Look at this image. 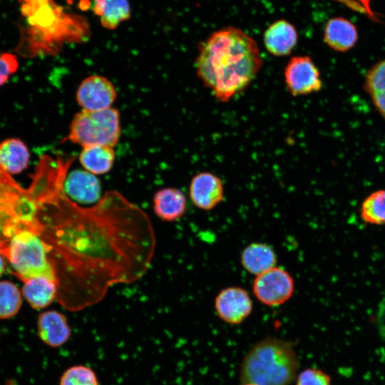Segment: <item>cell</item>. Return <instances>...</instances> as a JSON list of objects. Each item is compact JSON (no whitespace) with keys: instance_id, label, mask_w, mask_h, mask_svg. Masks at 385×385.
<instances>
[{"instance_id":"cell-10","label":"cell","mask_w":385,"mask_h":385,"mask_svg":"<svg viewBox=\"0 0 385 385\" xmlns=\"http://www.w3.org/2000/svg\"><path fill=\"white\" fill-rule=\"evenodd\" d=\"M117 96L115 88L107 78L92 75L84 78L76 91V101L84 110L98 111L108 108Z\"/></svg>"},{"instance_id":"cell-2","label":"cell","mask_w":385,"mask_h":385,"mask_svg":"<svg viewBox=\"0 0 385 385\" xmlns=\"http://www.w3.org/2000/svg\"><path fill=\"white\" fill-rule=\"evenodd\" d=\"M262 65L256 41L233 26L214 31L200 42L195 63L197 77L222 103L247 88Z\"/></svg>"},{"instance_id":"cell-29","label":"cell","mask_w":385,"mask_h":385,"mask_svg":"<svg viewBox=\"0 0 385 385\" xmlns=\"http://www.w3.org/2000/svg\"><path fill=\"white\" fill-rule=\"evenodd\" d=\"M5 270L4 262L2 255L0 253V276L4 273Z\"/></svg>"},{"instance_id":"cell-18","label":"cell","mask_w":385,"mask_h":385,"mask_svg":"<svg viewBox=\"0 0 385 385\" xmlns=\"http://www.w3.org/2000/svg\"><path fill=\"white\" fill-rule=\"evenodd\" d=\"M58 292L56 281L45 277H36L24 282L22 293L30 306L36 309H43L56 299Z\"/></svg>"},{"instance_id":"cell-21","label":"cell","mask_w":385,"mask_h":385,"mask_svg":"<svg viewBox=\"0 0 385 385\" xmlns=\"http://www.w3.org/2000/svg\"><path fill=\"white\" fill-rule=\"evenodd\" d=\"M93 11L101 26L109 30L116 29L131 15L128 0H94Z\"/></svg>"},{"instance_id":"cell-12","label":"cell","mask_w":385,"mask_h":385,"mask_svg":"<svg viewBox=\"0 0 385 385\" xmlns=\"http://www.w3.org/2000/svg\"><path fill=\"white\" fill-rule=\"evenodd\" d=\"M66 196L78 204L97 203L102 197L101 185L96 175L82 169L67 173L63 182Z\"/></svg>"},{"instance_id":"cell-7","label":"cell","mask_w":385,"mask_h":385,"mask_svg":"<svg viewBox=\"0 0 385 385\" xmlns=\"http://www.w3.org/2000/svg\"><path fill=\"white\" fill-rule=\"evenodd\" d=\"M252 288L260 302L268 307H277L292 297L294 281L289 272L276 266L255 276Z\"/></svg>"},{"instance_id":"cell-26","label":"cell","mask_w":385,"mask_h":385,"mask_svg":"<svg viewBox=\"0 0 385 385\" xmlns=\"http://www.w3.org/2000/svg\"><path fill=\"white\" fill-rule=\"evenodd\" d=\"M296 385H332L331 377L321 369L309 368L300 372Z\"/></svg>"},{"instance_id":"cell-15","label":"cell","mask_w":385,"mask_h":385,"mask_svg":"<svg viewBox=\"0 0 385 385\" xmlns=\"http://www.w3.org/2000/svg\"><path fill=\"white\" fill-rule=\"evenodd\" d=\"M358 38L356 26L345 18H332L325 25L324 40L335 51L346 52L351 50L356 45Z\"/></svg>"},{"instance_id":"cell-17","label":"cell","mask_w":385,"mask_h":385,"mask_svg":"<svg viewBox=\"0 0 385 385\" xmlns=\"http://www.w3.org/2000/svg\"><path fill=\"white\" fill-rule=\"evenodd\" d=\"M242 267L249 273L257 276L277 266V257L272 246L264 242H252L240 255Z\"/></svg>"},{"instance_id":"cell-1","label":"cell","mask_w":385,"mask_h":385,"mask_svg":"<svg viewBox=\"0 0 385 385\" xmlns=\"http://www.w3.org/2000/svg\"><path fill=\"white\" fill-rule=\"evenodd\" d=\"M66 175H51L35 193L39 237L50 248L56 299L76 312L101 302L112 286L142 277L156 240L148 215L121 193L108 191L93 206L85 207L65 194Z\"/></svg>"},{"instance_id":"cell-5","label":"cell","mask_w":385,"mask_h":385,"mask_svg":"<svg viewBox=\"0 0 385 385\" xmlns=\"http://www.w3.org/2000/svg\"><path fill=\"white\" fill-rule=\"evenodd\" d=\"M49 252L48 245L38 235L24 230L11 240L5 258L11 265L14 274L23 282L36 277L56 282Z\"/></svg>"},{"instance_id":"cell-25","label":"cell","mask_w":385,"mask_h":385,"mask_svg":"<svg viewBox=\"0 0 385 385\" xmlns=\"http://www.w3.org/2000/svg\"><path fill=\"white\" fill-rule=\"evenodd\" d=\"M59 385H99L95 371L85 365L68 367L60 378Z\"/></svg>"},{"instance_id":"cell-9","label":"cell","mask_w":385,"mask_h":385,"mask_svg":"<svg viewBox=\"0 0 385 385\" xmlns=\"http://www.w3.org/2000/svg\"><path fill=\"white\" fill-rule=\"evenodd\" d=\"M214 307L218 317L230 324H239L252 311V302L247 291L240 287L221 289L215 298Z\"/></svg>"},{"instance_id":"cell-22","label":"cell","mask_w":385,"mask_h":385,"mask_svg":"<svg viewBox=\"0 0 385 385\" xmlns=\"http://www.w3.org/2000/svg\"><path fill=\"white\" fill-rule=\"evenodd\" d=\"M364 88L385 120V59L378 61L366 71Z\"/></svg>"},{"instance_id":"cell-19","label":"cell","mask_w":385,"mask_h":385,"mask_svg":"<svg viewBox=\"0 0 385 385\" xmlns=\"http://www.w3.org/2000/svg\"><path fill=\"white\" fill-rule=\"evenodd\" d=\"M30 153L19 139L9 138L0 143V168L9 174H18L28 166Z\"/></svg>"},{"instance_id":"cell-16","label":"cell","mask_w":385,"mask_h":385,"mask_svg":"<svg viewBox=\"0 0 385 385\" xmlns=\"http://www.w3.org/2000/svg\"><path fill=\"white\" fill-rule=\"evenodd\" d=\"M153 201L154 212L163 221H177L186 212V197L182 190L176 188H165L158 190Z\"/></svg>"},{"instance_id":"cell-24","label":"cell","mask_w":385,"mask_h":385,"mask_svg":"<svg viewBox=\"0 0 385 385\" xmlns=\"http://www.w3.org/2000/svg\"><path fill=\"white\" fill-rule=\"evenodd\" d=\"M22 304L21 292L17 287L9 281L0 282V319L14 317Z\"/></svg>"},{"instance_id":"cell-14","label":"cell","mask_w":385,"mask_h":385,"mask_svg":"<svg viewBox=\"0 0 385 385\" xmlns=\"http://www.w3.org/2000/svg\"><path fill=\"white\" fill-rule=\"evenodd\" d=\"M294 26L285 20L276 21L269 26L263 35L267 51L274 56H285L291 53L297 43Z\"/></svg>"},{"instance_id":"cell-11","label":"cell","mask_w":385,"mask_h":385,"mask_svg":"<svg viewBox=\"0 0 385 385\" xmlns=\"http://www.w3.org/2000/svg\"><path fill=\"white\" fill-rule=\"evenodd\" d=\"M189 195L196 207L206 211L212 210L223 200L222 181L210 172L199 173L191 179Z\"/></svg>"},{"instance_id":"cell-28","label":"cell","mask_w":385,"mask_h":385,"mask_svg":"<svg viewBox=\"0 0 385 385\" xmlns=\"http://www.w3.org/2000/svg\"><path fill=\"white\" fill-rule=\"evenodd\" d=\"M364 6V9H366V12L371 15L373 16V13L370 9L369 3L370 0H359Z\"/></svg>"},{"instance_id":"cell-20","label":"cell","mask_w":385,"mask_h":385,"mask_svg":"<svg viewBox=\"0 0 385 385\" xmlns=\"http://www.w3.org/2000/svg\"><path fill=\"white\" fill-rule=\"evenodd\" d=\"M115 158L113 148L103 145H92L82 148L79 161L84 170L94 175L109 172Z\"/></svg>"},{"instance_id":"cell-4","label":"cell","mask_w":385,"mask_h":385,"mask_svg":"<svg viewBox=\"0 0 385 385\" xmlns=\"http://www.w3.org/2000/svg\"><path fill=\"white\" fill-rule=\"evenodd\" d=\"M38 205L32 188H22L0 168V253L5 257L11 240L24 230L39 235Z\"/></svg>"},{"instance_id":"cell-3","label":"cell","mask_w":385,"mask_h":385,"mask_svg":"<svg viewBox=\"0 0 385 385\" xmlns=\"http://www.w3.org/2000/svg\"><path fill=\"white\" fill-rule=\"evenodd\" d=\"M299 366L293 345L277 337L257 342L245 356L240 371L242 384L291 385Z\"/></svg>"},{"instance_id":"cell-13","label":"cell","mask_w":385,"mask_h":385,"mask_svg":"<svg viewBox=\"0 0 385 385\" xmlns=\"http://www.w3.org/2000/svg\"><path fill=\"white\" fill-rule=\"evenodd\" d=\"M37 332L40 339L53 348L65 344L71 335L66 316L56 310H48L39 314Z\"/></svg>"},{"instance_id":"cell-6","label":"cell","mask_w":385,"mask_h":385,"mask_svg":"<svg viewBox=\"0 0 385 385\" xmlns=\"http://www.w3.org/2000/svg\"><path fill=\"white\" fill-rule=\"evenodd\" d=\"M120 133V114L117 109L111 107L98 111L82 109L73 116L64 140L82 148L92 145L113 148Z\"/></svg>"},{"instance_id":"cell-8","label":"cell","mask_w":385,"mask_h":385,"mask_svg":"<svg viewBox=\"0 0 385 385\" xmlns=\"http://www.w3.org/2000/svg\"><path fill=\"white\" fill-rule=\"evenodd\" d=\"M288 91L293 96H305L322 89L319 71L308 56H297L289 59L284 71Z\"/></svg>"},{"instance_id":"cell-27","label":"cell","mask_w":385,"mask_h":385,"mask_svg":"<svg viewBox=\"0 0 385 385\" xmlns=\"http://www.w3.org/2000/svg\"><path fill=\"white\" fill-rule=\"evenodd\" d=\"M19 62L16 55L11 53H0V87L3 86L10 76L18 69Z\"/></svg>"},{"instance_id":"cell-23","label":"cell","mask_w":385,"mask_h":385,"mask_svg":"<svg viewBox=\"0 0 385 385\" xmlns=\"http://www.w3.org/2000/svg\"><path fill=\"white\" fill-rule=\"evenodd\" d=\"M360 216L367 224H385V190H376L367 196L361 204Z\"/></svg>"},{"instance_id":"cell-30","label":"cell","mask_w":385,"mask_h":385,"mask_svg":"<svg viewBox=\"0 0 385 385\" xmlns=\"http://www.w3.org/2000/svg\"><path fill=\"white\" fill-rule=\"evenodd\" d=\"M242 385H255V384L246 383V384H242Z\"/></svg>"}]
</instances>
